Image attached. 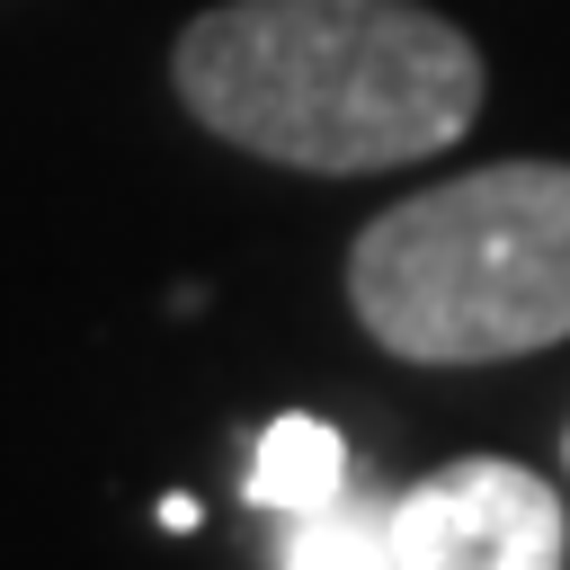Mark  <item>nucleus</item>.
<instances>
[{
  "mask_svg": "<svg viewBox=\"0 0 570 570\" xmlns=\"http://www.w3.org/2000/svg\"><path fill=\"white\" fill-rule=\"evenodd\" d=\"M347 490V436L312 410H285L258 428V454H249V508L267 517H312Z\"/></svg>",
  "mask_w": 570,
  "mask_h": 570,
  "instance_id": "4",
  "label": "nucleus"
},
{
  "mask_svg": "<svg viewBox=\"0 0 570 570\" xmlns=\"http://www.w3.org/2000/svg\"><path fill=\"white\" fill-rule=\"evenodd\" d=\"M347 303L410 365H499L570 338V160H499L401 196L356 232Z\"/></svg>",
  "mask_w": 570,
  "mask_h": 570,
  "instance_id": "2",
  "label": "nucleus"
},
{
  "mask_svg": "<svg viewBox=\"0 0 570 570\" xmlns=\"http://www.w3.org/2000/svg\"><path fill=\"white\" fill-rule=\"evenodd\" d=\"M169 71L205 134L321 178L428 160L481 116L472 36L419 0H223Z\"/></svg>",
  "mask_w": 570,
  "mask_h": 570,
  "instance_id": "1",
  "label": "nucleus"
},
{
  "mask_svg": "<svg viewBox=\"0 0 570 570\" xmlns=\"http://www.w3.org/2000/svg\"><path fill=\"white\" fill-rule=\"evenodd\" d=\"M276 570H401V552H392V499H356V490H338L330 508L294 517Z\"/></svg>",
  "mask_w": 570,
  "mask_h": 570,
  "instance_id": "5",
  "label": "nucleus"
},
{
  "mask_svg": "<svg viewBox=\"0 0 570 570\" xmlns=\"http://www.w3.org/2000/svg\"><path fill=\"white\" fill-rule=\"evenodd\" d=\"M401 570H561L570 525L543 472L508 454H463L392 499Z\"/></svg>",
  "mask_w": 570,
  "mask_h": 570,
  "instance_id": "3",
  "label": "nucleus"
}]
</instances>
